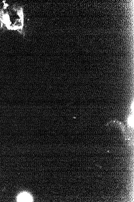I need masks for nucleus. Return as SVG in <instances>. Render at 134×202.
<instances>
[{
  "instance_id": "nucleus-1",
  "label": "nucleus",
  "mask_w": 134,
  "mask_h": 202,
  "mask_svg": "<svg viewBox=\"0 0 134 202\" xmlns=\"http://www.w3.org/2000/svg\"><path fill=\"white\" fill-rule=\"evenodd\" d=\"M17 200L18 202H32L33 199L32 196L29 194L24 193L19 195Z\"/></svg>"
}]
</instances>
